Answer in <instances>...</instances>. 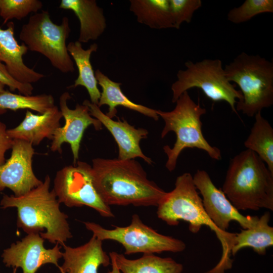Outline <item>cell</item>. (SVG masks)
Instances as JSON below:
<instances>
[{
	"label": "cell",
	"mask_w": 273,
	"mask_h": 273,
	"mask_svg": "<svg viewBox=\"0 0 273 273\" xmlns=\"http://www.w3.org/2000/svg\"><path fill=\"white\" fill-rule=\"evenodd\" d=\"M92 163L94 187L109 206L157 207L167 194L134 159L97 158Z\"/></svg>",
	"instance_id": "obj_1"
},
{
	"label": "cell",
	"mask_w": 273,
	"mask_h": 273,
	"mask_svg": "<svg viewBox=\"0 0 273 273\" xmlns=\"http://www.w3.org/2000/svg\"><path fill=\"white\" fill-rule=\"evenodd\" d=\"M51 178L47 175L42 184L24 195H4L2 208L16 207L17 225L27 234H39L52 244L64 246L72 238L68 215L60 209V203L53 190L50 191Z\"/></svg>",
	"instance_id": "obj_2"
},
{
	"label": "cell",
	"mask_w": 273,
	"mask_h": 273,
	"mask_svg": "<svg viewBox=\"0 0 273 273\" xmlns=\"http://www.w3.org/2000/svg\"><path fill=\"white\" fill-rule=\"evenodd\" d=\"M157 215L171 226L177 225L180 220L188 222L193 233H198L203 225L209 227L221 243L222 254L217 264L208 273H224L232 268L231 250L235 233L219 230L209 218L191 173L185 172L177 177L174 188L167 192L157 206Z\"/></svg>",
	"instance_id": "obj_3"
},
{
	"label": "cell",
	"mask_w": 273,
	"mask_h": 273,
	"mask_svg": "<svg viewBox=\"0 0 273 273\" xmlns=\"http://www.w3.org/2000/svg\"><path fill=\"white\" fill-rule=\"evenodd\" d=\"M221 190L239 211L273 210V173L249 149L230 160Z\"/></svg>",
	"instance_id": "obj_4"
},
{
	"label": "cell",
	"mask_w": 273,
	"mask_h": 273,
	"mask_svg": "<svg viewBox=\"0 0 273 273\" xmlns=\"http://www.w3.org/2000/svg\"><path fill=\"white\" fill-rule=\"evenodd\" d=\"M175 108L170 111L157 110V113L164 121L161 133V138L170 132H174L176 141L172 148L163 147L167 160L165 167L169 171L175 169L177 159L181 152L187 148H197L207 153L212 159H221L220 150L207 141L202 130L201 116L206 113L205 108L198 102L195 103L188 91L183 93L176 101Z\"/></svg>",
	"instance_id": "obj_5"
},
{
	"label": "cell",
	"mask_w": 273,
	"mask_h": 273,
	"mask_svg": "<svg viewBox=\"0 0 273 273\" xmlns=\"http://www.w3.org/2000/svg\"><path fill=\"white\" fill-rule=\"evenodd\" d=\"M230 82L238 84L242 99L236 109L253 117L273 104V63L258 55L242 52L224 68Z\"/></svg>",
	"instance_id": "obj_6"
},
{
	"label": "cell",
	"mask_w": 273,
	"mask_h": 273,
	"mask_svg": "<svg viewBox=\"0 0 273 273\" xmlns=\"http://www.w3.org/2000/svg\"><path fill=\"white\" fill-rule=\"evenodd\" d=\"M71 31L68 17H64L58 25L48 11L42 10L31 16L22 26L19 38L28 50L43 55L54 68L66 73L75 70L66 44Z\"/></svg>",
	"instance_id": "obj_7"
},
{
	"label": "cell",
	"mask_w": 273,
	"mask_h": 273,
	"mask_svg": "<svg viewBox=\"0 0 273 273\" xmlns=\"http://www.w3.org/2000/svg\"><path fill=\"white\" fill-rule=\"evenodd\" d=\"M185 65L186 69L177 72V80L171 86L172 103L185 92L197 87L213 102H227L237 114L235 105L237 100L242 99V94L227 79L220 60L205 59L195 63L188 61Z\"/></svg>",
	"instance_id": "obj_8"
},
{
	"label": "cell",
	"mask_w": 273,
	"mask_h": 273,
	"mask_svg": "<svg viewBox=\"0 0 273 273\" xmlns=\"http://www.w3.org/2000/svg\"><path fill=\"white\" fill-rule=\"evenodd\" d=\"M83 223L87 230L100 240H113L121 244L125 249V255L136 253H176L183 251L186 248L183 241L161 234L144 224L137 214L132 215L129 225H115L114 229L111 230L93 222H83Z\"/></svg>",
	"instance_id": "obj_9"
},
{
	"label": "cell",
	"mask_w": 273,
	"mask_h": 273,
	"mask_svg": "<svg viewBox=\"0 0 273 273\" xmlns=\"http://www.w3.org/2000/svg\"><path fill=\"white\" fill-rule=\"evenodd\" d=\"M60 203L68 207H89L102 216L114 217L110 206L97 192L93 183L92 167L77 160L75 164L65 166L57 171L53 189Z\"/></svg>",
	"instance_id": "obj_10"
},
{
	"label": "cell",
	"mask_w": 273,
	"mask_h": 273,
	"mask_svg": "<svg viewBox=\"0 0 273 273\" xmlns=\"http://www.w3.org/2000/svg\"><path fill=\"white\" fill-rule=\"evenodd\" d=\"M193 179L202 195L203 205L207 215L219 230L228 232L232 221L237 222L243 229L255 225L259 217L241 214L221 189L215 186L206 171L198 169Z\"/></svg>",
	"instance_id": "obj_11"
},
{
	"label": "cell",
	"mask_w": 273,
	"mask_h": 273,
	"mask_svg": "<svg viewBox=\"0 0 273 273\" xmlns=\"http://www.w3.org/2000/svg\"><path fill=\"white\" fill-rule=\"evenodd\" d=\"M29 143L13 140L10 157L0 166V192L10 189L16 197L25 195L42 183L34 174V150Z\"/></svg>",
	"instance_id": "obj_12"
},
{
	"label": "cell",
	"mask_w": 273,
	"mask_h": 273,
	"mask_svg": "<svg viewBox=\"0 0 273 273\" xmlns=\"http://www.w3.org/2000/svg\"><path fill=\"white\" fill-rule=\"evenodd\" d=\"M44 239L39 234H29L21 241L12 243L2 254L3 262L7 267H20L23 273H36L45 264L55 265L59 269V260L63 252L58 244L52 249H46Z\"/></svg>",
	"instance_id": "obj_13"
},
{
	"label": "cell",
	"mask_w": 273,
	"mask_h": 273,
	"mask_svg": "<svg viewBox=\"0 0 273 273\" xmlns=\"http://www.w3.org/2000/svg\"><path fill=\"white\" fill-rule=\"evenodd\" d=\"M71 99L67 92L63 93L59 98L60 110L65 119V124L55 130L50 150L61 154L62 145L68 143L73 156V164H75L85 130L93 125L96 130H99L102 128V124L90 115L89 108L85 105L77 104L74 109H70L67 101Z\"/></svg>",
	"instance_id": "obj_14"
},
{
	"label": "cell",
	"mask_w": 273,
	"mask_h": 273,
	"mask_svg": "<svg viewBox=\"0 0 273 273\" xmlns=\"http://www.w3.org/2000/svg\"><path fill=\"white\" fill-rule=\"evenodd\" d=\"M82 104L89 108L90 115L99 120L114 138L118 147V159L127 160L139 157L149 164L153 163L152 159L143 153L140 146L141 141L148 136L147 129L136 128L125 119L113 120L104 113L97 105L88 100H85Z\"/></svg>",
	"instance_id": "obj_15"
},
{
	"label": "cell",
	"mask_w": 273,
	"mask_h": 273,
	"mask_svg": "<svg viewBox=\"0 0 273 273\" xmlns=\"http://www.w3.org/2000/svg\"><path fill=\"white\" fill-rule=\"evenodd\" d=\"M7 28L0 27V62L4 63L10 74L23 83H35L44 77L28 67L23 61V56L28 49L23 43L19 44L15 37V24L12 21Z\"/></svg>",
	"instance_id": "obj_16"
},
{
	"label": "cell",
	"mask_w": 273,
	"mask_h": 273,
	"mask_svg": "<svg viewBox=\"0 0 273 273\" xmlns=\"http://www.w3.org/2000/svg\"><path fill=\"white\" fill-rule=\"evenodd\" d=\"M102 241L93 235L85 244L76 247L64 245L61 273H98L100 266L111 264L109 255L103 250Z\"/></svg>",
	"instance_id": "obj_17"
},
{
	"label": "cell",
	"mask_w": 273,
	"mask_h": 273,
	"mask_svg": "<svg viewBox=\"0 0 273 273\" xmlns=\"http://www.w3.org/2000/svg\"><path fill=\"white\" fill-rule=\"evenodd\" d=\"M62 117L56 105L41 114H34L27 110L23 121L17 126L7 129V133L13 140L37 146L46 138L53 140L55 130L61 127Z\"/></svg>",
	"instance_id": "obj_18"
},
{
	"label": "cell",
	"mask_w": 273,
	"mask_h": 273,
	"mask_svg": "<svg viewBox=\"0 0 273 273\" xmlns=\"http://www.w3.org/2000/svg\"><path fill=\"white\" fill-rule=\"evenodd\" d=\"M60 9L74 12L80 23L78 41L86 43L97 40L105 31L106 20L103 10L95 0H61Z\"/></svg>",
	"instance_id": "obj_19"
},
{
	"label": "cell",
	"mask_w": 273,
	"mask_h": 273,
	"mask_svg": "<svg viewBox=\"0 0 273 273\" xmlns=\"http://www.w3.org/2000/svg\"><path fill=\"white\" fill-rule=\"evenodd\" d=\"M95 74L98 84L102 88L98 106L100 108L105 105L108 106V111L106 114L109 117L113 118L116 117L117 112L116 108L121 106L153 118L155 121L159 119L157 110L130 101L123 93L120 87L121 83L112 80L99 69L95 72Z\"/></svg>",
	"instance_id": "obj_20"
},
{
	"label": "cell",
	"mask_w": 273,
	"mask_h": 273,
	"mask_svg": "<svg viewBox=\"0 0 273 273\" xmlns=\"http://www.w3.org/2000/svg\"><path fill=\"white\" fill-rule=\"evenodd\" d=\"M67 48L70 56L75 61L78 71V77L74 84L69 87L75 88L78 86L84 87L88 93L90 102L98 105L101 93L98 87V81L90 61L92 54L98 50V44L94 43L88 49L84 50L82 43L77 40L70 42L67 45Z\"/></svg>",
	"instance_id": "obj_21"
},
{
	"label": "cell",
	"mask_w": 273,
	"mask_h": 273,
	"mask_svg": "<svg viewBox=\"0 0 273 273\" xmlns=\"http://www.w3.org/2000/svg\"><path fill=\"white\" fill-rule=\"evenodd\" d=\"M121 273H182V264L171 257H161L154 254H143L135 259L127 258L124 255L111 252Z\"/></svg>",
	"instance_id": "obj_22"
},
{
	"label": "cell",
	"mask_w": 273,
	"mask_h": 273,
	"mask_svg": "<svg viewBox=\"0 0 273 273\" xmlns=\"http://www.w3.org/2000/svg\"><path fill=\"white\" fill-rule=\"evenodd\" d=\"M270 214L266 211L259 217L253 226L235 233L231 254L235 256L241 249L250 247L258 254L263 255L273 245V228L269 225Z\"/></svg>",
	"instance_id": "obj_23"
},
{
	"label": "cell",
	"mask_w": 273,
	"mask_h": 273,
	"mask_svg": "<svg viewBox=\"0 0 273 273\" xmlns=\"http://www.w3.org/2000/svg\"><path fill=\"white\" fill-rule=\"evenodd\" d=\"M138 22L156 29L174 28L169 0H130Z\"/></svg>",
	"instance_id": "obj_24"
},
{
	"label": "cell",
	"mask_w": 273,
	"mask_h": 273,
	"mask_svg": "<svg viewBox=\"0 0 273 273\" xmlns=\"http://www.w3.org/2000/svg\"><path fill=\"white\" fill-rule=\"evenodd\" d=\"M254 116L255 121L244 146L255 152L273 173V128L261 112Z\"/></svg>",
	"instance_id": "obj_25"
},
{
	"label": "cell",
	"mask_w": 273,
	"mask_h": 273,
	"mask_svg": "<svg viewBox=\"0 0 273 273\" xmlns=\"http://www.w3.org/2000/svg\"><path fill=\"white\" fill-rule=\"evenodd\" d=\"M55 105V100L51 95L27 96L14 94L8 90L0 93V115L8 110L16 111L19 109H30L41 114Z\"/></svg>",
	"instance_id": "obj_26"
},
{
	"label": "cell",
	"mask_w": 273,
	"mask_h": 273,
	"mask_svg": "<svg viewBox=\"0 0 273 273\" xmlns=\"http://www.w3.org/2000/svg\"><path fill=\"white\" fill-rule=\"evenodd\" d=\"M42 7L39 0H0V16L5 24L10 20H20L31 13H36Z\"/></svg>",
	"instance_id": "obj_27"
},
{
	"label": "cell",
	"mask_w": 273,
	"mask_h": 273,
	"mask_svg": "<svg viewBox=\"0 0 273 273\" xmlns=\"http://www.w3.org/2000/svg\"><path fill=\"white\" fill-rule=\"evenodd\" d=\"M272 12V0H246L240 6L229 11L228 19L233 23L240 24L260 14Z\"/></svg>",
	"instance_id": "obj_28"
},
{
	"label": "cell",
	"mask_w": 273,
	"mask_h": 273,
	"mask_svg": "<svg viewBox=\"0 0 273 273\" xmlns=\"http://www.w3.org/2000/svg\"><path fill=\"white\" fill-rule=\"evenodd\" d=\"M174 28L179 29L183 22H191L194 12L202 6L201 0H169Z\"/></svg>",
	"instance_id": "obj_29"
},
{
	"label": "cell",
	"mask_w": 273,
	"mask_h": 273,
	"mask_svg": "<svg viewBox=\"0 0 273 273\" xmlns=\"http://www.w3.org/2000/svg\"><path fill=\"white\" fill-rule=\"evenodd\" d=\"M0 82L9 87L10 91L18 90L24 95H31L33 87L30 83H23L16 80L9 73L6 65L0 62Z\"/></svg>",
	"instance_id": "obj_30"
},
{
	"label": "cell",
	"mask_w": 273,
	"mask_h": 273,
	"mask_svg": "<svg viewBox=\"0 0 273 273\" xmlns=\"http://www.w3.org/2000/svg\"><path fill=\"white\" fill-rule=\"evenodd\" d=\"M6 125L0 121V166L6 162L5 154L11 149L13 140L7 133Z\"/></svg>",
	"instance_id": "obj_31"
},
{
	"label": "cell",
	"mask_w": 273,
	"mask_h": 273,
	"mask_svg": "<svg viewBox=\"0 0 273 273\" xmlns=\"http://www.w3.org/2000/svg\"><path fill=\"white\" fill-rule=\"evenodd\" d=\"M109 255L111 260V269L110 270L108 273H121L116 265L114 257L110 252Z\"/></svg>",
	"instance_id": "obj_32"
},
{
	"label": "cell",
	"mask_w": 273,
	"mask_h": 273,
	"mask_svg": "<svg viewBox=\"0 0 273 273\" xmlns=\"http://www.w3.org/2000/svg\"><path fill=\"white\" fill-rule=\"evenodd\" d=\"M5 85L4 84L0 82V93L5 90Z\"/></svg>",
	"instance_id": "obj_33"
},
{
	"label": "cell",
	"mask_w": 273,
	"mask_h": 273,
	"mask_svg": "<svg viewBox=\"0 0 273 273\" xmlns=\"http://www.w3.org/2000/svg\"><path fill=\"white\" fill-rule=\"evenodd\" d=\"M16 268H15L14 270V271H13V273H16Z\"/></svg>",
	"instance_id": "obj_34"
}]
</instances>
